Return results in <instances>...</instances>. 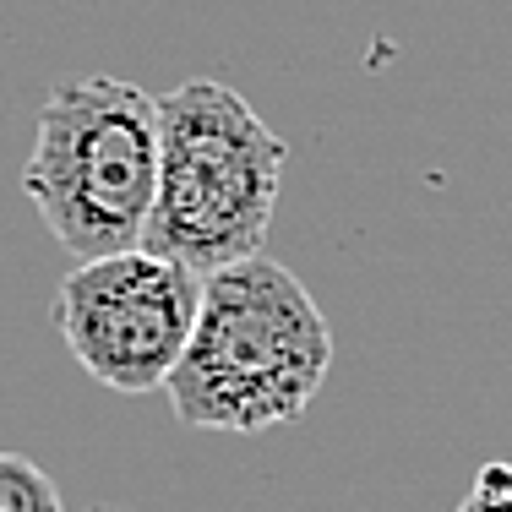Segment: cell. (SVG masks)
<instances>
[{
	"label": "cell",
	"mask_w": 512,
	"mask_h": 512,
	"mask_svg": "<svg viewBox=\"0 0 512 512\" xmlns=\"http://www.w3.org/2000/svg\"><path fill=\"white\" fill-rule=\"evenodd\" d=\"M458 512H512V463L507 458L480 463V474H474V485L458 502Z\"/></svg>",
	"instance_id": "6"
},
{
	"label": "cell",
	"mask_w": 512,
	"mask_h": 512,
	"mask_svg": "<svg viewBox=\"0 0 512 512\" xmlns=\"http://www.w3.org/2000/svg\"><path fill=\"white\" fill-rule=\"evenodd\" d=\"M333 371V327L311 289L273 256H251L202 278V306L169 409L197 431H273L306 414Z\"/></svg>",
	"instance_id": "1"
},
{
	"label": "cell",
	"mask_w": 512,
	"mask_h": 512,
	"mask_svg": "<svg viewBox=\"0 0 512 512\" xmlns=\"http://www.w3.org/2000/svg\"><path fill=\"white\" fill-rule=\"evenodd\" d=\"M284 137L235 88L197 77L158 99V197L142 246L213 278L262 256L278 213Z\"/></svg>",
	"instance_id": "2"
},
{
	"label": "cell",
	"mask_w": 512,
	"mask_h": 512,
	"mask_svg": "<svg viewBox=\"0 0 512 512\" xmlns=\"http://www.w3.org/2000/svg\"><path fill=\"white\" fill-rule=\"evenodd\" d=\"M22 191L77 262L137 251L158 197V99L120 77L60 82L39 109Z\"/></svg>",
	"instance_id": "3"
},
{
	"label": "cell",
	"mask_w": 512,
	"mask_h": 512,
	"mask_svg": "<svg viewBox=\"0 0 512 512\" xmlns=\"http://www.w3.org/2000/svg\"><path fill=\"white\" fill-rule=\"evenodd\" d=\"M88 512H120V507H88Z\"/></svg>",
	"instance_id": "7"
},
{
	"label": "cell",
	"mask_w": 512,
	"mask_h": 512,
	"mask_svg": "<svg viewBox=\"0 0 512 512\" xmlns=\"http://www.w3.org/2000/svg\"><path fill=\"white\" fill-rule=\"evenodd\" d=\"M0 512H66L60 485L22 453H0Z\"/></svg>",
	"instance_id": "5"
},
{
	"label": "cell",
	"mask_w": 512,
	"mask_h": 512,
	"mask_svg": "<svg viewBox=\"0 0 512 512\" xmlns=\"http://www.w3.org/2000/svg\"><path fill=\"white\" fill-rule=\"evenodd\" d=\"M202 306V278L148 246L77 262L55 289V327L93 382L153 393L175 376Z\"/></svg>",
	"instance_id": "4"
}]
</instances>
